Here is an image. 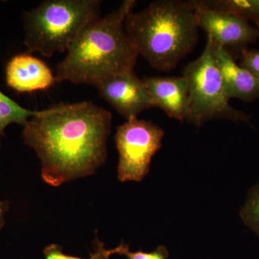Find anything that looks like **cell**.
<instances>
[{
	"instance_id": "cell-1",
	"label": "cell",
	"mask_w": 259,
	"mask_h": 259,
	"mask_svg": "<svg viewBox=\"0 0 259 259\" xmlns=\"http://www.w3.org/2000/svg\"><path fill=\"white\" fill-rule=\"evenodd\" d=\"M112 114L93 102L60 103L24 126V143L36 152L48 185L93 175L107 159Z\"/></svg>"
},
{
	"instance_id": "cell-2",
	"label": "cell",
	"mask_w": 259,
	"mask_h": 259,
	"mask_svg": "<svg viewBox=\"0 0 259 259\" xmlns=\"http://www.w3.org/2000/svg\"><path fill=\"white\" fill-rule=\"evenodd\" d=\"M137 2L126 0L104 18L89 23L56 66V82L97 84L134 70L139 54L125 30L127 15Z\"/></svg>"
},
{
	"instance_id": "cell-3",
	"label": "cell",
	"mask_w": 259,
	"mask_h": 259,
	"mask_svg": "<svg viewBox=\"0 0 259 259\" xmlns=\"http://www.w3.org/2000/svg\"><path fill=\"white\" fill-rule=\"evenodd\" d=\"M199 25L193 1L159 0L131 12L125 30L139 56L155 69L170 71L197 45Z\"/></svg>"
},
{
	"instance_id": "cell-4",
	"label": "cell",
	"mask_w": 259,
	"mask_h": 259,
	"mask_svg": "<svg viewBox=\"0 0 259 259\" xmlns=\"http://www.w3.org/2000/svg\"><path fill=\"white\" fill-rule=\"evenodd\" d=\"M100 0H47L24 14L28 52L51 57L67 51L89 23L100 18Z\"/></svg>"
},
{
	"instance_id": "cell-5",
	"label": "cell",
	"mask_w": 259,
	"mask_h": 259,
	"mask_svg": "<svg viewBox=\"0 0 259 259\" xmlns=\"http://www.w3.org/2000/svg\"><path fill=\"white\" fill-rule=\"evenodd\" d=\"M188 85L190 105L187 120L196 126L214 119L248 121L249 117L230 105L222 76L214 61L210 42L203 52L184 69Z\"/></svg>"
},
{
	"instance_id": "cell-6",
	"label": "cell",
	"mask_w": 259,
	"mask_h": 259,
	"mask_svg": "<svg viewBox=\"0 0 259 259\" xmlns=\"http://www.w3.org/2000/svg\"><path fill=\"white\" fill-rule=\"evenodd\" d=\"M163 136L164 131L159 126L138 117L117 127L115 140L119 153L117 177L121 182H139L147 176Z\"/></svg>"
},
{
	"instance_id": "cell-7",
	"label": "cell",
	"mask_w": 259,
	"mask_h": 259,
	"mask_svg": "<svg viewBox=\"0 0 259 259\" xmlns=\"http://www.w3.org/2000/svg\"><path fill=\"white\" fill-rule=\"evenodd\" d=\"M199 28L220 47L241 51L259 38V29L234 13L204 6L193 1Z\"/></svg>"
},
{
	"instance_id": "cell-8",
	"label": "cell",
	"mask_w": 259,
	"mask_h": 259,
	"mask_svg": "<svg viewBox=\"0 0 259 259\" xmlns=\"http://www.w3.org/2000/svg\"><path fill=\"white\" fill-rule=\"evenodd\" d=\"M99 93L127 120L154 107L151 95L134 70L115 75L95 87Z\"/></svg>"
},
{
	"instance_id": "cell-9",
	"label": "cell",
	"mask_w": 259,
	"mask_h": 259,
	"mask_svg": "<svg viewBox=\"0 0 259 259\" xmlns=\"http://www.w3.org/2000/svg\"><path fill=\"white\" fill-rule=\"evenodd\" d=\"M5 79L9 88L20 93L47 90L56 82L49 66L30 54H18L10 59Z\"/></svg>"
},
{
	"instance_id": "cell-10",
	"label": "cell",
	"mask_w": 259,
	"mask_h": 259,
	"mask_svg": "<svg viewBox=\"0 0 259 259\" xmlns=\"http://www.w3.org/2000/svg\"><path fill=\"white\" fill-rule=\"evenodd\" d=\"M210 42L213 58L221 76L226 93L230 99L238 98L245 102H253L259 97V79L238 64L228 49Z\"/></svg>"
},
{
	"instance_id": "cell-11",
	"label": "cell",
	"mask_w": 259,
	"mask_h": 259,
	"mask_svg": "<svg viewBox=\"0 0 259 259\" xmlns=\"http://www.w3.org/2000/svg\"><path fill=\"white\" fill-rule=\"evenodd\" d=\"M154 107H159L167 115L185 120L190 105L188 85L182 76L146 77L143 79Z\"/></svg>"
},
{
	"instance_id": "cell-12",
	"label": "cell",
	"mask_w": 259,
	"mask_h": 259,
	"mask_svg": "<svg viewBox=\"0 0 259 259\" xmlns=\"http://www.w3.org/2000/svg\"><path fill=\"white\" fill-rule=\"evenodd\" d=\"M44 110H31L24 108L15 100L0 91V148L2 139L5 136V131L8 125L15 123L24 127L30 118L41 115Z\"/></svg>"
},
{
	"instance_id": "cell-13",
	"label": "cell",
	"mask_w": 259,
	"mask_h": 259,
	"mask_svg": "<svg viewBox=\"0 0 259 259\" xmlns=\"http://www.w3.org/2000/svg\"><path fill=\"white\" fill-rule=\"evenodd\" d=\"M199 3L207 8L234 13L253 22L259 29V0H199Z\"/></svg>"
},
{
	"instance_id": "cell-14",
	"label": "cell",
	"mask_w": 259,
	"mask_h": 259,
	"mask_svg": "<svg viewBox=\"0 0 259 259\" xmlns=\"http://www.w3.org/2000/svg\"><path fill=\"white\" fill-rule=\"evenodd\" d=\"M124 244L125 243H122L113 249H106L103 242L100 241L96 235L93 243L94 253H90V257L89 258L66 255L63 253L61 246L57 244L48 245L44 249V253L45 255V259H110V256L112 255H120Z\"/></svg>"
},
{
	"instance_id": "cell-15",
	"label": "cell",
	"mask_w": 259,
	"mask_h": 259,
	"mask_svg": "<svg viewBox=\"0 0 259 259\" xmlns=\"http://www.w3.org/2000/svg\"><path fill=\"white\" fill-rule=\"evenodd\" d=\"M240 215L245 226L259 236V182L250 190Z\"/></svg>"
},
{
	"instance_id": "cell-16",
	"label": "cell",
	"mask_w": 259,
	"mask_h": 259,
	"mask_svg": "<svg viewBox=\"0 0 259 259\" xmlns=\"http://www.w3.org/2000/svg\"><path fill=\"white\" fill-rule=\"evenodd\" d=\"M120 255H125L127 259H168L169 253L164 245H159L152 252H132L130 250L128 245L124 244Z\"/></svg>"
},
{
	"instance_id": "cell-17",
	"label": "cell",
	"mask_w": 259,
	"mask_h": 259,
	"mask_svg": "<svg viewBox=\"0 0 259 259\" xmlns=\"http://www.w3.org/2000/svg\"><path fill=\"white\" fill-rule=\"evenodd\" d=\"M241 54V61L240 64L259 79V49L248 50L246 49L242 51Z\"/></svg>"
},
{
	"instance_id": "cell-18",
	"label": "cell",
	"mask_w": 259,
	"mask_h": 259,
	"mask_svg": "<svg viewBox=\"0 0 259 259\" xmlns=\"http://www.w3.org/2000/svg\"><path fill=\"white\" fill-rule=\"evenodd\" d=\"M10 202L9 201H0V231L5 224V213L9 210Z\"/></svg>"
}]
</instances>
